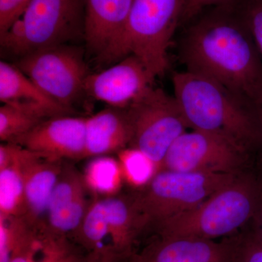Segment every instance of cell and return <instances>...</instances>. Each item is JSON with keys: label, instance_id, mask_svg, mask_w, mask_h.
Returning <instances> with one entry per match:
<instances>
[{"label": "cell", "instance_id": "9c48e42d", "mask_svg": "<svg viewBox=\"0 0 262 262\" xmlns=\"http://www.w3.org/2000/svg\"><path fill=\"white\" fill-rule=\"evenodd\" d=\"M20 18L25 30L24 55L60 46L83 34L84 0H31Z\"/></svg>", "mask_w": 262, "mask_h": 262}, {"label": "cell", "instance_id": "5b68a950", "mask_svg": "<svg viewBox=\"0 0 262 262\" xmlns=\"http://www.w3.org/2000/svg\"><path fill=\"white\" fill-rule=\"evenodd\" d=\"M239 174L161 169L146 187L131 195L146 229L198 206Z\"/></svg>", "mask_w": 262, "mask_h": 262}, {"label": "cell", "instance_id": "ac0fdd59", "mask_svg": "<svg viewBox=\"0 0 262 262\" xmlns=\"http://www.w3.org/2000/svg\"><path fill=\"white\" fill-rule=\"evenodd\" d=\"M0 100L3 103L37 105L56 115L68 113L62 106L46 94L16 66L0 62Z\"/></svg>", "mask_w": 262, "mask_h": 262}, {"label": "cell", "instance_id": "4fadbf2b", "mask_svg": "<svg viewBox=\"0 0 262 262\" xmlns=\"http://www.w3.org/2000/svg\"><path fill=\"white\" fill-rule=\"evenodd\" d=\"M234 236L221 242L192 237H162L122 262H231Z\"/></svg>", "mask_w": 262, "mask_h": 262}, {"label": "cell", "instance_id": "603a6c76", "mask_svg": "<svg viewBox=\"0 0 262 262\" xmlns=\"http://www.w3.org/2000/svg\"><path fill=\"white\" fill-rule=\"evenodd\" d=\"M262 62V0H236Z\"/></svg>", "mask_w": 262, "mask_h": 262}, {"label": "cell", "instance_id": "f1b7e54d", "mask_svg": "<svg viewBox=\"0 0 262 262\" xmlns=\"http://www.w3.org/2000/svg\"><path fill=\"white\" fill-rule=\"evenodd\" d=\"M252 105L253 111L257 120L260 135H261L262 146V88L257 91L252 97L249 99Z\"/></svg>", "mask_w": 262, "mask_h": 262}, {"label": "cell", "instance_id": "5bb4252c", "mask_svg": "<svg viewBox=\"0 0 262 262\" xmlns=\"http://www.w3.org/2000/svg\"><path fill=\"white\" fill-rule=\"evenodd\" d=\"M19 165L25 191L26 212L23 218L34 229L42 228L52 192L63 163L50 160L20 145Z\"/></svg>", "mask_w": 262, "mask_h": 262}, {"label": "cell", "instance_id": "83f0119b", "mask_svg": "<svg viewBox=\"0 0 262 262\" xmlns=\"http://www.w3.org/2000/svg\"><path fill=\"white\" fill-rule=\"evenodd\" d=\"M251 229L262 243V178L260 183L259 198H258L257 209L253 218Z\"/></svg>", "mask_w": 262, "mask_h": 262}, {"label": "cell", "instance_id": "ffe728a7", "mask_svg": "<svg viewBox=\"0 0 262 262\" xmlns=\"http://www.w3.org/2000/svg\"><path fill=\"white\" fill-rule=\"evenodd\" d=\"M19 150L20 145L17 144L13 163L0 169V215L5 217L25 215V191L19 165Z\"/></svg>", "mask_w": 262, "mask_h": 262}, {"label": "cell", "instance_id": "8992f818", "mask_svg": "<svg viewBox=\"0 0 262 262\" xmlns=\"http://www.w3.org/2000/svg\"><path fill=\"white\" fill-rule=\"evenodd\" d=\"M127 110L133 130L129 146L145 153L161 170L170 146L189 128L178 102L151 86Z\"/></svg>", "mask_w": 262, "mask_h": 262}, {"label": "cell", "instance_id": "484cf974", "mask_svg": "<svg viewBox=\"0 0 262 262\" xmlns=\"http://www.w3.org/2000/svg\"><path fill=\"white\" fill-rule=\"evenodd\" d=\"M38 230L29 227L20 237L10 262H35Z\"/></svg>", "mask_w": 262, "mask_h": 262}, {"label": "cell", "instance_id": "6da1fadb", "mask_svg": "<svg viewBox=\"0 0 262 262\" xmlns=\"http://www.w3.org/2000/svg\"><path fill=\"white\" fill-rule=\"evenodd\" d=\"M192 20L179 47L186 70L249 100L262 88V62L237 1L211 7Z\"/></svg>", "mask_w": 262, "mask_h": 262}, {"label": "cell", "instance_id": "44dd1931", "mask_svg": "<svg viewBox=\"0 0 262 262\" xmlns=\"http://www.w3.org/2000/svg\"><path fill=\"white\" fill-rule=\"evenodd\" d=\"M91 192L105 196L116 194L124 181L118 160L108 157H96L90 163L84 174Z\"/></svg>", "mask_w": 262, "mask_h": 262}, {"label": "cell", "instance_id": "9a60e30c", "mask_svg": "<svg viewBox=\"0 0 262 262\" xmlns=\"http://www.w3.org/2000/svg\"><path fill=\"white\" fill-rule=\"evenodd\" d=\"M134 2L84 0V40L101 59H104L121 37Z\"/></svg>", "mask_w": 262, "mask_h": 262}, {"label": "cell", "instance_id": "7402d4cb", "mask_svg": "<svg viewBox=\"0 0 262 262\" xmlns=\"http://www.w3.org/2000/svg\"><path fill=\"white\" fill-rule=\"evenodd\" d=\"M118 155L124 181L136 190L146 187L160 170L149 156L136 148L128 146Z\"/></svg>", "mask_w": 262, "mask_h": 262}, {"label": "cell", "instance_id": "2e32d148", "mask_svg": "<svg viewBox=\"0 0 262 262\" xmlns=\"http://www.w3.org/2000/svg\"><path fill=\"white\" fill-rule=\"evenodd\" d=\"M86 158L120 152L132 140V125L127 108L108 106L86 118Z\"/></svg>", "mask_w": 262, "mask_h": 262}, {"label": "cell", "instance_id": "d6986e66", "mask_svg": "<svg viewBox=\"0 0 262 262\" xmlns=\"http://www.w3.org/2000/svg\"><path fill=\"white\" fill-rule=\"evenodd\" d=\"M58 116L47 108L27 103H3L0 107V139L17 144L38 124Z\"/></svg>", "mask_w": 262, "mask_h": 262}, {"label": "cell", "instance_id": "d4e9b609", "mask_svg": "<svg viewBox=\"0 0 262 262\" xmlns=\"http://www.w3.org/2000/svg\"><path fill=\"white\" fill-rule=\"evenodd\" d=\"M31 0H0V35L23 15Z\"/></svg>", "mask_w": 262, "mask_h": 262}, {"label": "cell", "instance_id": "52a82bcc", "mask_svg": "<svg viewBox=\"0 0 262 262\" xmlns=\"http://www.w3.org/2000/svg\"><path fill=\"white\" fill-rule=\"evenodd\" d=\"M15 66L68 110L85 93L84 84L89 74L77 48L64 45L42 48L20 57Z\"/></svg>", "mask_w": 262, "mask_h": 262}, {"label": "cell", "instance_id": "4316f807", "mask_svg": "<svg viewBox=\"0 0 262 262\" xmlns=\"http://www.w3.org/2000/svg\"><path fill=\"white\" fill-rule=\"evenodd\" d=\"M232 0H184L182 22L187 23L194 20L207 8L229 3Z\"/></svg>", "mask_w": 262, "mask_h": 262}, {"label": "cell", "instance_id": "7c38bea8", "mask_svg": "<svg viewBox=\"0 0 262 262\" xmlns=\"http://www.w3.org/2000/svg\"><path fill=\"white\" fill-rule=\"evenodd\" d=\"M86 118L58 115L38 124L17 144L50 160L86 157Z\"/></svg>", "mask_w": 262, "mask_h": 262}, {"label": "cell", "instance_id": "f546056e", "mask_svg": "<svg viewBox=\"0 0 262 262\" xmlns=\"http://www.w3.org/2000/svg\"><path fill=\"white\" fill-rule=\"evenodd\" d=\"M80 262H118L114 258L107 257L100 253L90 252L84 256Z\"/></svg>", "mask_w": 262, "mask_h": 262}, {"label": "cell", "instance_id": "277c9868", "mask_svg": "<svg viewBox=\"0 0 262 262\" xmlns=\"http://www.w3.org/2000/svg\"><path fill=\"white\" fill-rule=\"evenodd\" d=\"M184 5V0H134L121 37L103 60L134 55L155 78L164 75L168 67V47L182 22Z\"/></svg>", "mask_w": 262, "mask_h": 262}, {"label": "cell", "instance_id": "cb8c5ba5", "mask_svg": "<svg viewBox=\"0 0 262 262\" xmlns=\"http://www.w3.org/2000/svg\"><path fill=\"white\" fill-rule=\"evenodd\" d=\"M231 262H262V243L251 228L234 236V250Z\"/></svg>", "mask_w": 262, "mask_h": 262}, {"label": "cell", "instance_id": "e0dca14e", "mask_svg": "<svg viewBox=\"0 0 262 262\" xmlns=\"http://www.w3.org/2000/svg\"><path fill=\"white\" fill-rule=\"evenodd\" d=\"M102 199L114 250L122 262L134 252V245L145 227L131 194H114Z\"/></svg>", "mask_w": 262, "mask_h": 262}, {"label": "cell", "instance_id": "7a4b0ae2", "mask_svg": "<svg viewBox=\"0 0 262 262\" xmlns=\"http://www.w3.org/2000/svg\"><path fill=\"white\" fill-rule=\"evenodd\" d=\"M174 97L188 126L222 136L250 151L262 148L251 102L213 79L185 70L174 74Z\"/></svg>", "mask_w": 262, "mask_h": 262}, {"label": "cell", "instance_id": "8fae6325", "mask_svg": "<svg viewBox=\"0 0 262 262\" xmlns=\"http://www.w3.org/2000/svg\"><path fill=\"white\" fill-rule=\"evenodd\" d=\"M155 79L137 57L129 55L107 70L88 76L84 92L110 106L127 108Z\"/></svg>", "mask_w": 262, "mask_h": 262}, {"label": "cell", "instance_id": "ba28073f", "mask_svg": "<svg viewBox=\"0 0 262 262\" xmlns=\"http://www.w3.org/2000/svg\"><path fill=\"white\" fill-rule=\"evenodd\" d=\"M249 151L222 136L192 130L169 149L161 169L183 172L241 173Z\"/></svg>", "mask_w": 262, "mask_h": 262}, {"label": "cell", "instance_id": "30bf717a", "mask_svg": "<svg viewBox=\"0 0 262 262\" xmlns=\"http://www.w3.org/2000/svg\"><path fill=\"white\" fill-rule=\"evenodd\" d=\"M84 175L71 165L63 164L61 173L52 192L41 230L56 236H73L92 204Z\"/></svg>", "mask_w": 262, "mask_h": 262}, {"label": "cell", "instance_id": "3957f363", "mask_svg": "<svg viewBox=\"0 0 262 262\" xmlns=\"http://www.w3.org/2000/svg\"><path fill=\"white\" fill-rule=\"evenodd\" d=\"M261 178L239 173L208 199L189 211L154 226L159 237L213 239L233 237L252 222L259 198Z\"/></svg>", "mask_w": 262, "mask_h": 262}]
</instances>
